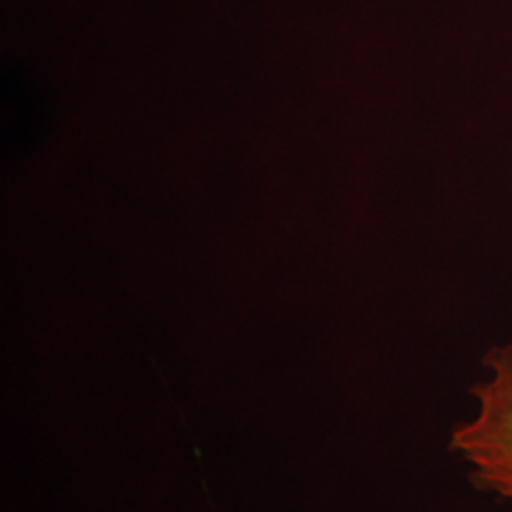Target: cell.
<instances>
[{
	"label": "cell",
	"instance_id": "1",
	"mask_svg": "<svg viewBox=\"0 0 512 512\" xmlns=\"http://www.w3.org/2000/svg\"><path fill=\"white\" fill-rule=\"evenodd\" d=\"M480 366L469 389L473 408L452 425L448 452L475 490L512 503V342L492 346Z\"/></svg>",
	"mask_w": 512,
	"mask_h": 512
}]
</instances>
